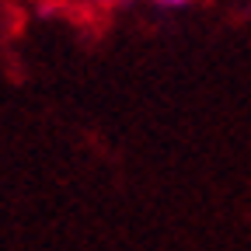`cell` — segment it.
I'll use <instances>...</instances> for the list:
<instances>
[{"label": "cell", "mask_w": 251, "mask_h": 251, "mask_svg": "<svg viewBox=\"0 0 251 251\" xmlns=\"http://www.w3.org/2000/svg\"><path fill=\"white\" fill-rule=\"evenodd\" d=\"M84 4H87V7H98V11H112L119 0H84Z\"/></svg>", "instance_id": "1"}, {"label": "cell", "mask_w": 251, "mask_h": 251, "mask_svg": "<svg viewBox=\"0 0 251 251\" xmlns=\"http://www.w3.org/2000/svg\"><path fill=\"white\" fill-rule=\"evenodd\" d=\"M150 4H157V7H185L188 0H150Z\"/></svg>", "instance_id": "2"}]
</instances>
